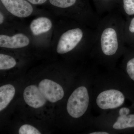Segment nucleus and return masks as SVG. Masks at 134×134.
Returning a JSON list of instances; mask_svg holds the SVG:
<instances>
[{"label":"nucleus","mask_w":134,"mask_h":134,"mask_svg":"<svg viewBox=\"0 0 134 134\" xmlns=\"http://www.w3.org/2000/svg\"><path fill=\"white\" fill-rule=\"evenodd\" d=\"M121 13L126 19L134 16V0H122Z\"/></svg>","instance_id":"obj_15"},{"label":"nucleus","mask_w":134,"mask_h":134,"mask_svg":"<svg viewBox=\"0 0 134 134\" xmlns=\"http://www.w3.org/2000/svg\"><path fill=\"white\" fill-rule=\"evenodd\" d=\"M39 89L47 100L54 103L63 98L64 90L59 84L52 80L45 79L38 85Z\"/></svg>","instance_id":"obj_8"},{"label":"nucleus","mask_w":134,"mask_h":134,"mask_svg":"<svg viewBox=\"0 0 134 134\" xmlns=\"http://www.w3.org/2000/svg\"><path fill=\"white\" fill-rule=\"evenodd\" d=\"M23 97L26 104L34 108L42 107L46 102V99L38 88L34 85H30L25 88Z\"/></svg>","instance_id":"obj_10"},{"label":"nucleus","mask_w":134,"mask_h":134,"mask_svg":"<svg viewBox=\"0 0 134 134\" xmlns=\"http://www.w3.org/2000/svg\"><path fill=\"white\" fill-rule=\"evenodd\" d=\"M53 8L63 16L96 29L100 18L85 0H48Z\"/></svg>","instance_id":"obj_6"},{"label":"nucleus","mask_w":134,"mask_h":134,"mask_svg":"<svg viewBox=\"0 0 134 134\" xmlns=\"http://www.w3.org/2000/svg\"><path fill=\"white\" fill-rule=\"evenodd\" d=\"M19 134H41L39 131L33 126L29 125H23L19 128Z\"/></svg>","instance_id":"obj_17"},{"label":"nucleus","mask_w":134,"mask_h":134,"mask_svg":"<svg viewBox=\"0 0 134 134\" xmlns=\"http://www.w3.org/2000/svg\"><path fill=\"white\" fill-rule=\"evenodd\" d=\"M30 38L25 34L19 32L14 34H1L0 47L9 49H18L28 46L31 43Z\"/></svg>","instance_id":"obj_9"},{"label":"nucleus","mask_w":134,"mask_h":134,"mask_svg":"<svg viewBox=\"0 0 134 134\" xmlns=\"http://www.w3.org/2000/svg\"><path fill=\"white\" fill-rule=\"evenodd\" d=\"M89 134H110L109 132L104 131L102 130L95 129L91 130L89 132Z\"/></svg>","instance_id":"obj_20"},{"label":"nucleus","mask_w":134,"mask_h":134,"mask_svg":"<svg viewBox=\"0 0 134 134\" xmlns=\"http://www.w3.org/2000/svg\"><path fill=\"white\" fill-rule=\"evenodd\" d=\"M124 39L126 44L134 45V16L125 20L124 28Z\"/></svg>","instance_id":"obj_14"},{"label":"nucleus","mask_w":134,"mask_h":134,"mask_svg":"<svg viewBox=\"0 0 134 134\" xmlns=\"http://www.w3.org/2000/svg\"><path fill=\"white\" fill-rule=\"evenodd\" d=\"M5 14L3 12L2 9H1L0 11V24L1 25L5 23Z\"/></svg>","instance_id":"obj_21"},{"label":"nucleus","mask_w":134,"mask_h":134,"mask_svg":"<svg viewBox=\"0 0 134 134\" xmlns=\"http://www.w3.org/2000/svg\"><path fill=\"white\" fill-rule=\"evenodd\" d=\"M93 126L111 134L134 132V105H126L94 117Z\"/></svg>","instance_id":"obj_4"},{"label":"nucleus","mask_w":134,"mask_h":134,"mask_svg":"<svg viewBox=\"0 0 134 134\" xmlns=\"http://www.w3.org/2000/svg\"><path fill=\"white\" fill-rule=\"evenodd\" d=\"M125 21L120 14L110 12L100 18L96 29V41L90 56L106 69L116 68L127 48L124 39Z\"/></svg>","instance_id":"obj_2"},{"label":"nucleus","mask_w":134,"mask_h":134,"mask_svg":"<svg viewBox=\"0 0 134 134\" xmlns=\"http://www.w3.org/2000/svg\"><path fill=\"white\" fill-rule=\"evenodd\" d=\"M96 37V29L73 19L64 22L56 43V51L60 54L90 56Z\"/></svg>","instance_id":"obj_3"},{"label":"nucleus","mask_w":134,"mask_h":134,"mask_svg":"<svg viewBox=\"0 0 134 134\" xmlns=\"http://www.w3.org/2000/svg\"><path fill=\"white\" fill-rule=\"evenodd\" d=\"M34 5H41L47 3L48 0H26Z\"/></svg>","instance_id":"obj_19"},{"label":"nucleus","mask_w":134,"mask_h":134,"mask_svg":"<svg viewBox=\"0 0 134 134\" xmlns=\"http://www.w3.org/2000/svg\"><path fill=\"white\" fill-rule=\"evenodd\" d=\"M15 90L13 85H6L0 87V111L5 109L14 97Z\"/></svg>","instance_id":"obj_13"},{"label":"nucleus","mask_w":134,"mask_h":134,"mask_svg":"<svg viewBox=\"0 0 134 134\" xmlns=\"http://www.w3.org/2000/svg\"><path fill=\"white\" fill-rule=\"evenodd\" d=\"M122 58L120 68L134 85V47H127Z\"/></svg>","instance_id":"obj_12"},{"label":"nucleus","mask_w":134,"mask_h":134,"mask_svg":"<svg viewBox=\"0 0 134 134\" xmlns=\"http://www.w3.org/2000/svg\"><path fill=\"white\" fill-rule=\"evenodd\" d=\"M92 108L99 114L134 105V85L117 67L97 72L93 80Z\"/></svg>","instance_id":"obj_1"},{"label":"nucleus","mask_w":134,"mask_h":134,"mask_svg":"<svg viewBox=\"0 0 134 134\" xmlns=\"http://www.w3.org/2000/svg\"><path fill=\"white\" fill-rule=\"evenodd\" d=\"M97 72L92 66L84 84L76 88L68 99L66 110L71 118L77 119L84 116L93 121L94 117L92 114V89Z\"/></svg>","instance_id":"obj_5"},{"label":"nucleus","mask_w":134,"mask_h":134,"mask_svg":"<svg viewBox=\"0 0 134 134\" xmlns=\"http://www.w3.org/2000/svg\"><path fill=\"white\" fill-rule=\"evenodd\" d=\"M101 1H103V2L100 12H99V16H100V15L103 14L104 13H106V12H110L111 10L110 6L108 5V3L107 2H109L110 4L111 3H110V2L111 0H101ZM110 5H111V4H110Z\"/></svg>","instance_id":"obj_18"},{"label":"nucleus","mask_w":134,"mask_h":134,"mask_svg":"<svg viewBox=\"0 0 134 134\" xmlns=\"http://www.w3.org/2000/svg\"><path fill=\"white\" fill-rule=\"evenodd\" d=\"M1 7L19 18L28 17L35 12L34 5L26 0H0Z\"/></svg>","instance_id":"obj_7"},{"label":"nucleus","mask_w":134,"mask_h":134,"mask_svg":"<svg viewBox=\"0 0 134 134\" xmlns=\"http://www.w3.org/2000/svg\"><path fill=\"white\" fill-rule=\"evenodd\" d=\"M16 65L15 59L8 54H0V69L1 70L10 69Z\"/></svg>","instance_id":"obj_16"},{"label":"nucleus","mask_w":134,"mask_h":134,"mask_svg":"<svg viewBox=\"0 0 134 134\" xmlns=\"http://www.w3.org/2000/svg\"><path fill=\"white\" fill-rule=\"evenodd\" d=\"M53 23L47 17H38L33 19L31 23L29 29L34 37H41L49 33L52 29Z\"/></svg>","instance_id":"obj_11"}]
</instances>
